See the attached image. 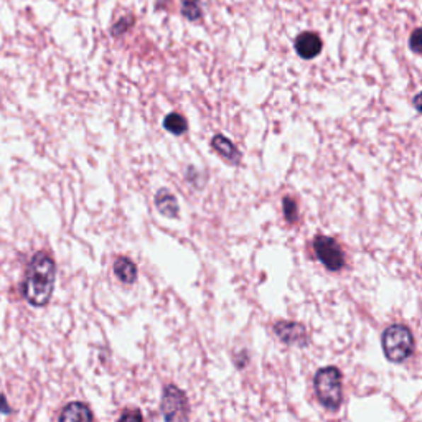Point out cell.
<instances>
[{
    "label": "cell",
    "mask_w": 422,
    "mask_h": 422,
    "mask_svg": "<svg viewBox=\"0 0 422 422\" xmlns=\"http://www.w3.org/2000/svg\"><path fill=\"white\" fill-rule=\"evenodd\" d=\"M55 278H57V264L52 256L45 251L33 254L23 283V295L27 302L33 307H45L53 295Z\"/></svg>",
    "instance_id": "1"
},
{
    "label": "cell",
    "mask_w": 422,
    "mask_h": 422,
    "mask_svg": "<svg viewBox=\"0 0 422 422\" xmlns=\"http://www.w3.org/2000/svg\"><path fill=\"white\" fill-rule=\"evenodd\" d=\"M314 388L319 403L329 411H336L343 401L341 389V373L336 366H325L316 371L314 378Z\"/></svg>",
    "instance_id": "2"
},
{
    "label": "cell",
    "mask_w": 422,
    "mask_h": 422,
    "mask_svg": "<svg viewBox=\"0 0 422 422\" xmlns=\"http://www.w3.org/2000/svg\"><path fill=\"white\" fill-rule=\"evenodd\" d=\"M386 358L393 363H403L413 355L414 336L406 325H391L381 336Z\"/></svg>",
    "instance_id": "3"
},
{
    "label": "cell",
    "mask_w": 422,
    "mask_h": 422,
    "mask_svg": "<svg viewBox=\"0 0 422 422\" xmlns=\"http://www.w3.org/2000/svg\"><path fill=\"white\" fill-rule=\"evenodd\" d=\"M314 251L316 259L325 266L326 269L331 273H336L345 266V254L343 249L340 248V244L336 243L335 238L330 236L319 234L314 239Z\"/></svg>",
    "instance_id": "4"
},
{
    "label": "cell",
    "mask_w": 422,
    "mask_h": 422,
    "mask_svg": "<svg viewBox=\"0 0 422 422\" xmlns=\"http://www.w3.org/2000/svg\"><path fill=\"white\" fill-rule=\"evenodd\" d=\"M162 411L167 421H187L190 418L187 394L175 384H169L162 396Z\"/></svg>",
    "instance_id": "5"
},
{
    "label": "cell",
    "mask_w": 422,
    "mask_h": 422,
    "mask_svg": "<svg viewBox=\"0 0 422 422\" xmlns=\"http://www.w3.org/2000/svg\"><path fill=\"white\" fill-rule=\"evenodd\" d=\"M274 333L279 336L280 341L287 345H307V330L304 325L297 321H285L280 320L274 325Z\"/></svg>",
    "instance_id": "6"
},
{
    "label": "cell",
    "mask_w": 422,
    "mask_h": 422,
    "mask_svg": "<svg viewBox=\"0 0 422 422\" xmlns=\"http://www.w3.org/2000/svg\"><path fill=\"white\" fill-rule=\"evenodd\" d=\"M295 52L304 59H314L315 57H319L321 52L320 37L314 32L300 33L295 40Z\"/></svg>",
    "instance_id": "7"
},
{
    "label": "cell",
    "mask_w": 422,
    "mask_h": 422,
    "mask_svg": "<svg viewBox=\"0 0 422 422\" xmlns=\"http://www.w3.org/2000/svg\"><path fill=\"white\" fill-rule=\"evenodd\" d=\"M155 207L165 218H177L180 211L177 197L167 188L159 190L157 195H155Z\"/></svg>",
    "instance_id": "8"
},
{
    "label": "cell",
    "mask_w": 422,
    "mask_h": 422,
    "mask_svg": "<svg viewBox=\"0 0 422 422\" xmlns=\"http://www.w3.org/2000/svg\"><path fill=\"white\" fill-rule=\"evenodd\" d=\"M211 147L216 154H219L221 157H223L226 162L229 164H239L241 160V152L238 149H236V145L231 142L228 137H224V135L221 134H216L213 140H211Z\"/></svg>",
    "instance_id": "9"
},
{
    "label": "cell",
    "mask_w": 422,
    "mask_h": 422,
    "mask_svg": "<svg viewBox=\"0 0 422 422\" xmlns=\"http://www.w3.org/2000/svg\"><path fill=\"white\" fill-rule=\"evenodd\" d=\"M59 421H93L94 414L91 409L88 408L84 403H79V401H74V403H69L64 406V409L58 416Z\"/></svg>",
    "instance_id": "10"
},
{
    "label": "cell",
    "mask_w": 422,
    "mask_h": 422,
    "mask_svg": "<svg viewBox=\"0 0 422 422\" xmlns=\"http://www.w3.org/2000/svg\"><path fill=\"white\" fill-rule=\"evenodd\" d=\"M114 274L120 283L134 284L137 279V266L129 258H118L114 263Z\"/></svg>",
    "instance_id": "11"
},
{
    "label": "cell",
    "mask_w": 422,
    "mask_h": 422,
    "mask_svg": "<svg viewBox=\"0 0 422 422\" xmlns=\"http://www.w3.org/2000/svg\"><path fill=\"white\" fill-rule=\"evenodd\" d=\"M164 127L165 130H169V132H172L173 135H182L187 132L188 122L182 114L172 113V114H167V118L164 119Z\"/></svg>",
    "instance_id": "12"
},
{
    "label": "cell",
    "mask_w": 422,
    "mask_h": 422,
    "mask_svg": "<svg viewBox=\"0 0 422 422\" xmlns=\"http://www.w3.org/2000/svg\"><path fill=\"white\" fill-rule=\"evenodd\" d=\"M182 10L185 17L190 20H197L202 15V8H200V0H182Z\"/></svg>",
    "instance_id": "13"
},
{
    "label": "cell",
    "mask_w": 422,
    "mask_h": 422,
    "mask_svg": "<svg viewBox=\"0 0 422 422\" xmlns=\"http://www.w3.org/2000/svg\"><path fill=\"white\" fill-rule=\"evenodd\" d=\"M284 215L289 223H295V221H297V215H299L297 202H295L292 197L284 198Z\"/></svg>",
    "instance_id": "14"
},
{
    "label": "cell",
    "mask_w": 422,
    "mask_h": 422,
    "mask_svg": "<svg viewBox=\"0 0 422 422\" xmlns=\"http://www.w3.org/2000/svg\"><path fill=\"white\" fill-rule=\"evenodd\" d=\"M411 48H413L414 53L421 52V30H416L411 37Z\"/></svg>",
    "instance_id": "15"
},
{
    "label": "cell",
    "mask_w": 422,
    "mask_h": 422,
    "mask_svg": "<svg viewBox=\"0 0 422 422\" xmlns=\"http://www.w3.org/2000/svg\"><path fill=\"white\" fill-rule=\"evenodd\" d=\"M132 418H135V419H142V414L139 413V411H129V413H124L122 416H120V419H132Z\"/></svg>",
    "instance_id": "16"
},
{
    "label": "cell",
    "mask_w": 422,
    "mask_h": 422,
    "mask_svg": "<svg viewBox=\"0 0 422 422\" xmlns=\"http://www.w3.org/2000/svg\"><path fill=\"white\" fill-rule=\"evenodd\" d=\"M0 413H12V409H10V406L2 394H0Z\"/></svg>",
    "instance_id": "17"
},
{
    "label": "cell",
    "mask_w": 422,
    "mask_h": 422,
    "mask_svg": "<svg viewBox=\"0 0 422 422\" xmlns=\"http://www.w3.org/2000/svg\"><path fill=\"white\" fill-rule=\"evenodd\" d=\"M419 99H421V94H416V98H414V106H416V109H418V110H421Z\"/></svg>",
    "instance_id": "18"
}]
</instances>
